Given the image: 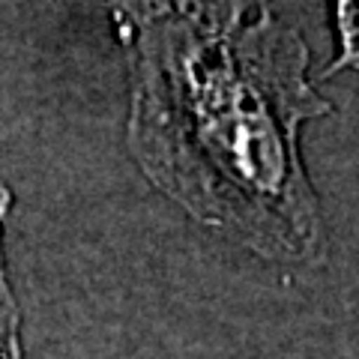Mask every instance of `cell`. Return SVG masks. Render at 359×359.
Returning <instances> with one entry per match:
<instances>
[{"instance_id":"3957f363","label":"cell","mask_w":359,"mask_h":359,"mask_svg":"<svg viewBox=\"0 0 359 359\" xmlns=\"http://www.w3.org/2000/svg\"><path fill=\"white\" fill-rule=\"evenodd\" d=\"M9 216V192L0 186V359H25V344H21V311L9 285L6 255H4V224Z\"/></svg>"},{"instance_id":"6da1fadb","label":"cell","mask_w":359,"mask_h":359,"mask_svg":"<svg viewBox=\"0 0 359 359\" xmlns=\"http://www.w3.org/2000/svg\"><path fill=\"white\" fill-rule=\"evenodd\" d=\"M132 30L126 144L141 174L264 261L320 264L327 224L299 129L330 102L309 78L306 39L269 9L224 27L165 15Z\"/></svg>"},{"instance_id":"277c9868","label":"cell","mask_w":359,"mask_h":359,"mask_svg":"<svg viewBox=\"0 0 359 359\" xmlns=\"http://www.w3.org/2000/svg\"><path fill=\"white\" fill-rule=\"evenodd\" d=\"M335 33H339V54L330 72H359V0H335Z\"/></svg>"},{"instance_id":"7a4b0ae2","label":"cell","mask_w":359,"mask_h":359,"mask_svg":"<svg viewBox=\"0 0 359 359\" xmlns=\"http://www.w3.org/2000/svg\"><path fill=\"white\" fill-rule=\"evenodd\" d=\"M269 0H111L114 15L129 27H138L144 21L183 15L204 25H240L245 18L266 13Z\"/></svg>"}]
</instances>
